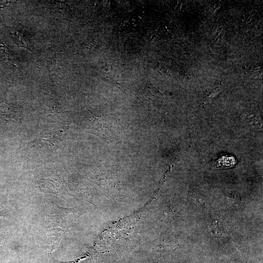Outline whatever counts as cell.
<instances>
[{
    "label": "cell",
    "instance_id": "obj_1",
    "mask_svg": "<svg viewBox=\"0 0 263 263\" xmlns=\"http://www.w3.org/2000/svg\"><path fill=\"white\" fill-rule=\"evenodd\" d=\"M237 163L236 159L231 155H222L214 163L215 169H227L233 167Z\"/></svg>",
    "mask_w": 263,
    "mask_h": 263
}]
</instances>
